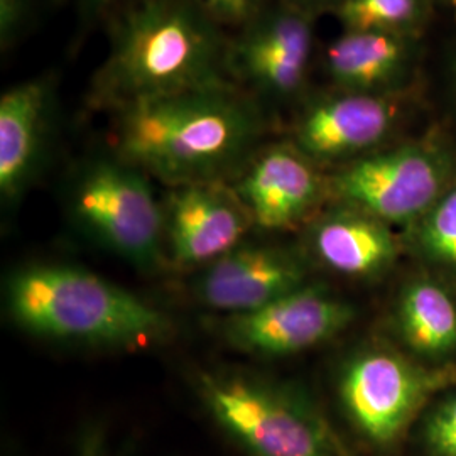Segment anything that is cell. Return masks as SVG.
<instances>
[{
  "instance_id": "cell-1",
  "label": "cell",
  "mask_w": 456,
  "mask_h": 456,
  "mask_svg": "<svg viewBox=\"0 0 456 456\" xmlns=\"http://www.w3.org/2000/svg\"><path fill=\"white\" fill-rule=\"evenodd\" d=\"M267 112L233 83L139 102L114 112L115 154L171 186L242 171Z\"/></svg>"
},
{
  "instance_id": "cell-2",
  "label": "cell",
  "mask_w": 456,
  "mask_h": 456,
  "mask_svg": "<svg viewBox=\"0 0 456 456\" xmlns=\"http://www.w3.org/2000/svg\"><path fill=\"white\" fill-rule=\"evenodd\" d=\"M228 37L196 0H129L110 16L109 51L90 82L88 102L114 114L139 102L232 83Z\"/></svg>"
},
{
  "instance_id": "cell-3",
  "label": "cell",
  "mask_w": 456,
  "mask_h": 456,
  "mask_svg": "<svg viewBox=\"0 0 456 456\" xmlns=\"http://www.w3.org/2000/svg\"><path fill=\"white\" fill-rule=\"evenodd\" d=\"M9 308L31 333L71 340L144 346L163 338V313L122 288L65 265H36L9 286Z\"/></svg>"
},
{
  "instance_id": "cell-4",
  "label": "cell",
  "mask_w": 456,
  "mask_h": 456,
  "mask_svg": "<svg viewBox=\"0 0 456 456\" xmlns=\"http://www.w3.org/2000/svg\"><path fill=\"white\" fill-rule=\"evenodd\" d=\"M201 397L250 456H350L320 409L299 394L242 377H205Z\"/></svg>"
},
{
  "instance_id": "cell-5",
  "label": "cell",
  "mask_w": 456,
  "mask_h": 456,
  "mask_svg": "<svg viewBox=\"0 0 456 456\" xmlns=\"http://www.w3.org/2000/svg\"><path fill=\"white\" fill-rule=\"evenodd\" d=\"M71 208L83 227L141 267L161 257L164 208L147 175L120 156L83 167L71 188Z\"/></svg>"
},
{
  "instance_id": "cell-6",
  "label": "cell",
  "mask_w": 456,
  "mask_h": 456,
  "mask_svg": "<svg viewBox=\"0 0 456 456\" xmlns=\"http://www.w3.org/2000/svg\"><path fill=\"white\" fill-rule=\"evenodd\" d=\"M453 387L456 370L424 369L397 354L372 350L346 365L340 397L362 438L391 446L408 433L435 394Z\"/></svg>"
},
{
  "instance_id": "cell-7",
  "label": "cell",
  "mask_w": 456,
  "mask_h": 456,
  "mask_svg": "<svg viewBox=\"0 0 456 456\" xmlns=\"http://www.w3.org/2000/svg\"><path fill=\"white\" fill-rule=\"evenodd\" d=\"M313 54L306 11L289 2L269 5L228 37V80L265 112L301 95Z\"/></svg>"
},
{
  "instance_id": "cell-8",
  "label": "cell",
  "mask_w": 456,
  "mask_h": 456,
  "mask_svg": "<svg viewBox=\"0 0 456 456\" xmlns=\"http://www.w3.org/2000/svg\"><path fill=\"white\" fill-rule=\"evenodd\" d=\"M448 180L450 164L440 151L411 144L360 156L333 176L330 190L386 224H412L448 191Z\"/></svg>"
},
{
  "instance_id": "cell-9",
  "label": "cell",
  "mask_w": 456,
  "mask_h": 456,
  "mask_svg": "<svg viewBox=\"0 0 456 456\" xmlns=\"http://www.w3.org/2000/svg\"><path fill=\"white\" fill-rule=\"evenodd\" d=\"M354 316L350 305L322 289L301 286L259 310L233 314L225 330L228 340L245 352L281 357L333 338Z\"/></svg>"
},
{
  "instance_id": "cell-10",
  "label": "cell",
  "mask_w": 456,
  "mask_h": 456,
  "mask_svg": "<svg viewBox=\"0 0 456 456\" xmlns=\"http://www.w3.org/2000/svg\"><path fill=\"white\" fill-rule=\"evenodd\" d=\"M164 228L173 261L181 267L215 262L242 242L254 224L244 201L225 181L173 186Z\"/></svg>"
},
{
  "instance_id": "cell-11",
  "label": "cell",
  "mask_w": 456,
  "mask_h": 456,
  "mask_svg": "<svg viewBox=\"0 0 456 456\" xmlns=\"http://www.w3.org/2000/svg\"><path fill=\"white\" fill-rule=\"evenodd\" d=\"M397 105L389 94L338 90L297 115L293 144L311 161L365 156L392 131Z\"/></svg>"
},
{
  "instance_id": "cell-12",
  "label": "cell",
  "mask_w": 456,
  "mask_h": 456,
  "mask_svg": "<svg viewBox=\"0 0 456 456\" xmlns=\"http://www.w3.org/2000/svg\"><path fill=\"white\" fill-rule=\"evenodd\" d=\"M293 142L257 151L232 184L254 224L264 228H289L316 207L325 183Z\"/></svg>"
},
{
  "instance_id": "cell-13",
  "label": "cell",
  "mask_w": 456,
  "mask_h": 456,
  "mask_svg": "<svg viewBox=\"0 0 456 456\" xmlns=\"http://www.w3.org/2000/svg\"><path fill=\"white\" fill-rule=\"evenodd\" d=\"M303 269L293 257L273 247H235L212 262L198 293L215 310L244 314L301 288Z\"/></svg>"
},
{
  "instance_id": "cell-14",
  "label": "cell",
  "mask_w": 456,
  "mask_h": 456,
  "mask_svg": "<svg viewBox=\"0 0 456 456\" xmlns=\"http://www.w3.org/2000/svg\"><path fill=\"white\" fill-rule=\"evenodd\" d=\"M56 103V83L37 77L5 90L0 98V191L16 198L33 180Z\"/></svg>"
},
{
  "instance_id": "cell-15",
  "label": "cell",
  "mask_w": 456,
  "mask_h": 456,
  "mask_svg": "<svg viewBox=\"0 0 456 456\" xmlns=\"http://www.w3.org/2000/svg\"><path fill=\"white\" fill-rule=\"evenodd\" d=\"M411 60L406 34L345 31L325 51V68L338 90L387 94Z\"/></svg>"
},
{
  "instance_id": "cell-16",
  "label": "cell",
  "mask_w": 456,
  "mask_h": 456,
  "mask_svg": "<svg viewBox=\"0 0 456 456\" xmlns=\"http://www.w3.org/2000/svg\"><path fill=\"white\" fill-rule=\"evenodd\" d=\"M313 245L330 269L346 276L377 274L397 254L387 224L352 207L322 220L313 232Z\"/></svg>"
},
{
  "instance_id": "cell-17",
  "label": "cell",
  "mask_w": 456,
  "mask_h": 456,
  "mask_svg": "<svg viewBox=\"0 0 456 456\" xmlns=\"http://www.w3.org/2000/svg\"><path fill=\"white\" fill-rule=\"evenodd\" d=\"M399 325L409 346L426 359H444L456 350L455 299L435 281L419 279L404 289Z\"/></svg>"
},
{
  "instance_id": "cell-18",
  "label": "cell",
  "mask_w": 456,
  "mask_h": 456,
  "mask_svg": "<svg viewBox=\"0 0 456 456\" xmlns=\"http://www.w3.org/2000/svg\"><path fill=\"white\" fill-rule=\"evenodd\" d=\"M335 14L345 31L406 34L421 16V0H340Z\"/></svg>"
},
{
  "instance_id": "cell-19",
  "label": "cell",
  "mask_w": 456,
  "mask_h": 456,
  "mask_svg": "<svg viewBox=\"0 0 456 456\" xmlns=\"http://www.w3.org/2000/svg\"><path fill=\"white\" fill-rule=\"evenodd\" d=\"M418 244L429 261L456 271V188L441 196L418 222Z\"/></svg>"
},
{
  "instance_id": "cell-20",
  "label": "cell",
  "mask_w": 456,
  "mask_h": 456,
  "mask_svg": "<svg viewBox=\"0 0 456 456\" xmlns=\"http://www.w3.org/2000/svg\"><path fill=\"white\" fill-rule=\"evenodd\" d=\"M419 444L424 456H456V392L421 416Z\"/></svg>"
},
{
  "instance_id": "cell-21",
  "label": "cell",
  "mask_w": 456,
  "mask_h": 456,
  "mask_svg": "<svg viewBox=\"0 0 456 456\" xmlns=\"http://www.w3.org/2000/svg\"><path fill=\"white\" fill-rule=\"evenodd\" d=\"M196 4L216 26L235 33L261 16L271 0H196Z\"/></svg>"
},
{
  "instance_id": "cell-22",
  "label": "cell",
  "mask_w": 456,
  "mask_h": 456,
  "mask_svg": "<svg viewBox=\"0 0 456 456\" xmlns=\"http://www.w3.org/2000/svg\"><path fill=\"white\" fill-rule=\"evenodd\" d=\"M33 0H0V45L12 48L28 28Z\"/></svg>"
},
{
  "instance_id": "cell-23",
  "label": "cell",
  "mask_w": 456,
  "mask_h": 456,
  "mask_svg": "<svg viewBox=\"0 0 456 456\" xmlns=\"http://www.w3.org/2000/svg\"><path fill=\"white\" fill-rule=\"evenodd\" d=\"M129 0H83L85 12L90 17L112 16L117 9H120Z\"/></svg>"
},
{
  "instance_id": "cell-24",
  "label": "cell",
  "mask_w": 456,
  "mask_h": 456,
  "mask_svg": "<svg viewBox=\"0 0 456 456\" xmlns=\"http://www.w3.org/2000/svg\"><path fill=\"white\" fill-rule=\"evenodd\" d=\"M289 4H293L296 7L303 9V11H310L311 7H318V5H326V4H333V7L340 2V0H286Z\"/></svg>"
},
{
  "instance_id": "cell-25",
  "label": "cell",
  "mask_w": 456,
  "mask_h": 456,
  "mask_svg": "<svg viewBox=\"0 0 456 456\" xmlns=\"http://www.w3.org/2000/svg\"><path fill=\"white\" fill-rule=\"evenodd\" d=\"M450 2H456V0H450Z\"/></svg>"
}]
</instances>
